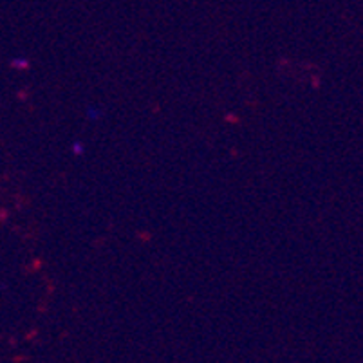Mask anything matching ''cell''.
Segmentation results:
<instances>
[{
  "label": "cell",
  "instance_id": "1",
  "mask_svg": "<svg viewBox=\"0 0 363 363\" xmlns=\"http://www.w3.org/2000/svg\"><path fill=\"white\" fill-rule=\"evenodd\" d=\"M9 64H11L13 69H28L29 62L26 60V58H13V60L9 62Z\"/></svg>",
  "mask_w": 363,
  "mask_h": 363
},
{
  "label": "cell",
  "instance_id": "2",
  "mask_svg": "<svg viewBox=\"0 0 363 363\" xmlns=\"http://www.w3.org/2000/svg\"><path fill=\"white\" fill-rule=\"evenodd\" d=\"M74 154H84V145L80 143V141H78V143H74Z\"/></svg>",
  "mask_w": 363,
  "mask_h": 363
}]
</instances>
